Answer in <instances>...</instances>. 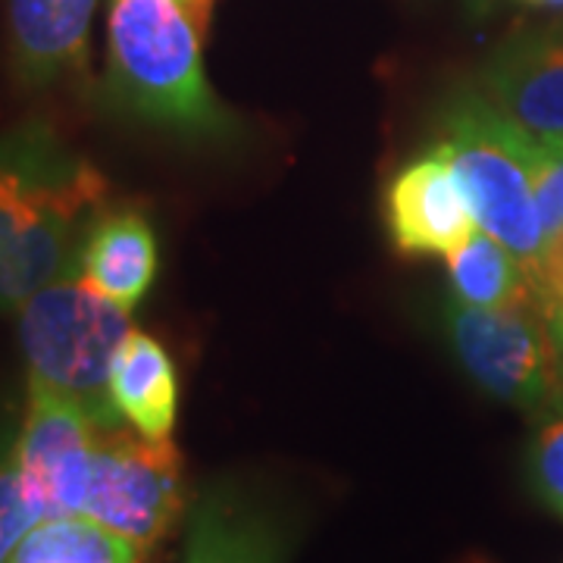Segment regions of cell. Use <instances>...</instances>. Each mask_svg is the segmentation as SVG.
<instances>
[{"label": "cell", "instance_id": "30bf717a", "mask_svg": "<svg viewBox=\"0 0 563 563\" xmlns=\"http://www.w3.org/2000/svg\"><path fill=\"white\" fill-rule=\"evenodd\" d=\"M385 222L407 257H451L479 229L457 173L439 147L407 163L385 188Z\"/></svg>", "mask_w": 563, "mask_h": 563}, {"label": "cell", "instance_id": "6da1fadb", "mask_svg": "<svg viewBox=\"0 0 563 563\" xmlns=\"http://www.w3.org/2000/svg\"><path fill=\"white\" fill-rule=\"evenodd\" d=\"M110 181L44 120L0 132V313L79 261Z\"/></svg>", "mask_w": 563, "mask_h": 563}, {"label": "cell", "instance_id": "9c48e42d", "mask_svg": "<svg viewBox=\"0 0 563 563\" xmlns=\"http://www.w3.org/2000/svg\"><path fill=\"white\" fill-rule=\"evenodd\" d=\"M476 88L536 144H563V22L501 41Z\"/></svg>", "mask_w": 563, "mask_h": 563}, {"label": "cell", "instance_id": "d6986e66", "mask_svg": "<svg viewBox=\"0 0 563 563\" xmlns=\"http://www.w3.org/2000/svg\"><path fill=\"white\" fill-rule=\"evenodd\" d=\"M529 276H532V285L539 288L544 303L563 322V229L544 239L542 254H539L536 266L529 269Z\"/></svg>", "mask_w": 563, "mask_h": 563}, {"label": "cell", "instance_id": "ffe728a7", "mask_svg": "<svg viewBox=\"0 0 563 563\" xmlns=\"http://www.w3.org/2000/svg\"><path fill=\"white\" fill-rule=\"evenodd\" d=\"M495 3H498V0H466V7H470V10H473L476 16H485V13H488V10H492Z\"/></svg>", "mask_w": 563, "mask_h": 563}, {"label": "cell", "instance_id": "8992f818", "mask_svg": "<svg viewBox=\"0 0 563 563\" xmlns=\"http://www.w3.org/2000/svg\"><path fill=\"white\" fill-rule=\"evenodd\" d=\"M185 510L188 485L176 444L147 439L129 422L98 426L81 517L135 544L144 561L176 529Z\"/></svg>", "mask_w": 563, "mask_h": 563}, {"label": "cell", "instance_id": "2e32d148", "mask_svg": "<svg viewBox=\"0 0 563 563\" xmlns=\"http://www.w3.org/2000/svg\"><path fill=\"white\" fill-rule=\"evenodd\" d=\"M41 523L35 507L29 504L13 457V435L0 432V563H10L25 532Z\"/></svg>", "mask_w": 563, "mask_h": 563}, {"label": "cell", "instance_id": "5b68a950", "mask_svg": "<svg viewBox=\"0 0 563 563\" xmlns=\"http://www.w3.org/2000/svg\"><path fill=\"white\" fill-rule=\"evenodd\" d=\"M444 329L463 373L539 422L563 417V322L532 285L504 307L451 301Z\"/></svg>", "mask_w": 563, "mask_h": 563}, {"label": "cell", "instance_id": "52a82bcc", "mask_svg": "<svg viewBox=\"0 0 563 563\" xmlns=\"http://www.w3.org/2000/svg\"><path fill=\"white\" fill-rule=\"evenodd\" d=\"M98 422L57 395L25 388V413L13 432V457L22 492L38 520L81 517Z\"/></svg>", "mask_w": 563, "mask_h": 563}, {"label": "cell", "instance_id": "e0dca14e", "mask_svg": "<svg viewBox=\"0 0 563 563\" xmlns=\"http://www.w3.org/2000/svg\"><path fill=\"white\" fill-rule=\"evenodd\" d=\"M526 473L536 498L563 517V417L544 422L539 439L529 448Z\"/></svg>", "mask_w": 563, "mask_h": 563}, {"label": "cell", "instance_id": "7a4b0ae2", "mask_svg": "<svg viewBox=\"0 0 563 563\" xmlns=\"http://www.w3.org/2000/svg\"><path fill=\"white\" fill-rule=\"evenodd\" d=\"M201 41L179 0H117L107 20V103L181 139L235 141L242 125L207 81Z\"/></svg>", "mask_w": 563, "mask_h": 563}, {"label": "cell", "instance_id": "4fadbf2b", "mask_svg": "<svg viewBox=\"0 0 563 563\" xmlns=\"http://www.w3.org/2000/svg\"><path fill=\"white\" fill-rule=\"evenodd\" d=\"M113 407L135 432L147 439H169L179 413V379L163 344L132 329L110 366Z\"/></svg>", "mask_w": 563, "mask_h": 563}, {"label": "cell", "instance_id": "3957f363", "mask_svg": "<svg viewBox=\"0 0 563 563\" xmlns=\"http://www.w3.org/2000/svg\"><path fill=\"white\" fill-rule=\"evenodd\" d=\"M16 317L25 388L76 404L98 426L122 422L110 398V366L135 329L132 310L88 288L76 261L22 303Z\"/></svg>", "mask_w": 563, "mask_h": 563}, {"label": "cell", "instance_id": "ac0fdd59", "mask_svg": "<svg viewBox=\"0 0 563 563\" xmlns=\"http://www.w3.org/2000/svg\"><path fill=\"white\" fill-rule=\"evenodd\" d=\"M536 213L542 222L544 239L563 229V144H539Z\"/></svg>", "mask_w": 563, "mask_h": 563}, {"label": "cell", "instance_id": "7402d4cb", "mask_svg": "<svg viewBox=\"0 0 563 563\" xmlns=\"http://www.w3.org/2000/svg\"><path fill=\"white\" fill-rule=\"evenodd\" d=\"M532 3H563V0H532Z\"/></svg>", "mask_w": 563, "mask_h": 563}, {"label": "cell", "instance_id": "ba28073f", "mask_svg": "<svg viewBox=\"0 0 563 563\" xmlns=\"http://www.w3.org/2000/svg\"><path fill=\"white\" fill-rule=\"evenodd\" d=\"M295 526L279 501L239 479H217L188 507L181 563H288Z\"/></svg>", "mask_w": 563, "mask_h": 563}, {"label": "cell", "instance_id": "9a60e30c", "mask_svg": "<svg viewBox=\"0 0 563 563\" xmlns=\"http://www.w3.org/2000/svg\"><path fill=\"white\" fill-rule=\"evenodd\" d=\"M10 563H141V554L88 517H54L25 532Z\"/></svg>", "mask_w": 563, "mask_h": 563}, {"label": "cell", "instance_id": "277c9868", "mask_svg": "<svg viewBox=\"0 0 563 563\" xmlns=\"http://www.w3.org/2000/svg\"><path fill=\"white\" fill-rule=\"evenodd\" d=\"M435 129V147L454 166L479 229L532 269L544 244L536 213L539 144L507 120L476 85H461L448 95Z\"/></svg>", "mask_w": 563, "mask_h": 563}, {"label": "cell", "instance_id": "5bb4252c", "mask_svg": "<svg viewBox=\"0 0 563 563\" xmlns=\"http://www.w3.org/2000/svg\"><path fill=\"white\" fill-rule=\"evenodd\" d=\"M448 276L451 301L466 307H504L532 288V276L520 257L485 229H476L473 239L448 257Z\"/></svg>", "mask_w": 563, "mask_h": 563}, {"label": "cell", "instance_id": "8fae6325", "mask_svg": "<svg viewBox=\"0 0 563 563\" xmlns=\"http://www.w3.org/2000/svg\"><path fill=\"white\" fill-rule=\"evenodd\" d=\"M98 0H3L10 69L22 91L85 79Z\"/></svg>", "mask_w": 563, "mask_h": 563}, {"label": "cell", "instance_id": "44dd1931", "mask_svg": "<svg viewBox=\"0 0 563 563\" xmlns=\"http://www.w3.org/2000/svg\"><path fill=\"white\" fill-rule=\"evenodd\" d=\"M457 563H492L488 558H483V554H470V558H461Z\"/></svg>", "mask_w": 563, "mask_h": 563}, {"label": "cell", "instance_id": "7c38bea8", "mask_svg": "<svg viewBox=\"0 0 563 563\" xmlns=\"http://www.w3.org/2000/svg\"><path fill=\"white\" fill-rule=\"evenodd\" d=\"M79 276L107 301L139 307L157 279V235L139 207H103L79 247Z\"/></svg>", "mask_w": 563, "mask_h": 563}]
</instances>
